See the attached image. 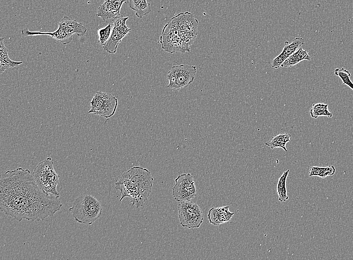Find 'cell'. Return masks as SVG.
<instances>
[{
  "mask_svg": "<svg viewBox=\"0 0 353 260\" xmlns=\"http://www.w3.org/2000/svg\"><path fill=\"white\" fill-rule=\"evenodd\" d=\"M113 30V24L112 22L109 23L105 27L98 28V42L99 44L103 46L110 38Z\"/></svg>",
  "mask_w": 353,
  "mask_h": 260,
  "instance_id": "23",
  "label": "cell"
},
{
  "mask_svg": "<svg viewBox=\"0 0 353 260\" xmlns=\"http://www.w3.org/2000/svg\"><path fill=\"white\" fill-rule=\"evenodd\" d=\"M304 60H311V57L306 50L300 47L283 62L281 67L290 68Z\"/></svg>",
  "mask_w": 353,
  "mask_h": 260,
  "instance_id": "17",
  "label": "cell"
},
{
  "mask_svg": "<svg viewBox=\"0 0 353 260\" xmlns=\"http://www.w3.org/2000/svg\"><path fill=\"white\" fill-rule=\"evenodd\" d=\"M59 26L64 28L68 32L72 34H76L78 36H84L87 31V28L81 22L72 20L68 16H64L60 20Z\"/></svg>",
  "mask_w": 353,
  "mask_h": 260,
  "instance_id": "14",
  "label": "cell"
},
{
  "mask_svg": "<svg viewBox=\"0 0 353 260\" xmlns=\"http://www.w3.org/2000/svg\"><path fill=\"white\" fill-rule=\"evenodd\" d=\"M88 113L94 114L108 118L113 116L118 106L117 98L111 94L97 92L90 102Z\"/></svg>",
  "mask_w": 353,
  "mask_h": 260,
  "instance_id": "6",
  "label": "cell"
},
{
  "mask_svg": "<svg viewBox=\"0 0 353 260\" xmlns=\"http://www.w3.org/2000/svg\"><path fill=\"white\" fill-rule=\"evenodd\" d=\"M5 38L0 39V73L11 68L18 66L23 63L22 62H16L12 60L8 55V49L4 43Z\"/></svg>",
  "mask_w": 353,
  "mask_h": 260,
  "instance_id": "16",
  "label": "cell"
},
{
  "mask_svg": "<svg viewBox=\"0 0 353 260\" xmlns=\"http://www.w3.org/2000/svg\"><path fill=\"white\" fill-rule=\"evenodd\" d=\"M172 191V196L177 202L188 201L194 198L197 190L193 176L190 173L179 175L175 179Z\"/></svg>",
  "mask_w": 353,
  "mask_h": 260,
  "instance_id": "8",
  "label": "cell"
},
{
  "mask_svg": "<svg viewBox=\"0 0 353 260\" xmlns=\"http://www.w3.org/2000/svg\"><path fill=\"white\" fill-rule=\"evenodd\" d=\"M310 116L314 118L319 116L332 117V113L328 110V104L324 103L313 104L309 110Z\"/></svg>",
  "mask_w": 353,
  "mask_h": 260,
  "instance_id": "20",
  "label": "cell"
},
{
  "mask_svg": "<svg viewBox=\"0 0 353 260\" xmlns=\"http://www.w3.org/2000/svg\"><path fill=\"white\" fill-rule=\"evenodd\" d=\"M196 72L195 66L184 64L173 66L167 74L169 82L167 87L178 90L188 86L193 82Z\"/></svg>",
  "mask_w": 353,
  "mask_h": 260,
  "instance_id": "5",
  "label": "cell"
},
{
  "mask_svg": "<svg viewBox=\"0 0 353 260\" xmlns=\"http://www.w3.org/2000/svg\"><path fill=\"white\" fill-rule=\"evenodd\" d=\"M59 198L36 183L28 169L18 168L3 174L0 182V208L19 221L44 220L60 210Z\"/></svg>",
  "mask_w": 353,
  "mask_h": 260,
  "instance_id": "1",
  "label": "cell"
},
{
  "mask_svg": "<svg viewBox=\"0 0 353 260\" xmlns=\"http://www.w3.org/2000/svg\"><path fill=\"white\" fill-rule=\"evenodd\" d=\"M304 42V40L300 37L294 38L290 44H289L288 41H286L285 46L281 52L271 62L272 67L276 69L281 67L283 62L289 56L301 47Z\"/></svg>",
  "mask_w": 353,
  "mask_h": 260,
  "instance_id": "9",
  "label": "cell"
},
{
  "mask_svg": "<svg viewBox=\"0 0 353 260\" xmlns=\"http://www.w3.org/2000/svg\"><path fill=\"white\" fill-rule=\"evenodd\" d=\"M69 210L77 222L91 225L100 218L102 208L100 202L94 196L84 194L75 199Z\"/></svg>",
  "mask_w": 353,
  "mask_h": 260,
  "instance_id": "3",
  "label": "cell"
},
{
  "mask_svg": "<svg viewBox=\"0 0 353 260\" xmlns=\"http://www.w3.org/2000/svg\"><path fill=\"white\" fill-rule=\"evenodd\" d=\"M234 214L229 211L228 206L213 207L209 211L208 218L211 224L217 226L229 221Z\"/></svg>",
  "mask_w": 353,
  "mask_h": 260,
  "instance_id": "13",
  "label": "cell"
},
{
  "mask_svg": "<svg viewBox=\"0 0 353 260\" xmlns=\"http://www.w3.org/2000/svg\"><path fill=\"white\" fill-rule=\"evenodd\" d=\"M137 0H129V6L132 5L134 4Z\"/></svg>",
  "mask_w": 353,
  "mask_h": 260,
  "instance_id": "26",
  "label": "cell"
},
{
  "mask_svg": "<svg viewBox=\"0 0 353 260\" xmlns=\"http://www.w3.org/2000/svg\"><path fill=\"white\" fill-rule=\"evenodd\" d=\"M289 172V170L284 172L278 181L277 190L279 196L278 200L280 202H285L289 198L286 188V181Z\"/></svg>",
  "mask_w": 353,
  "mask_h": 260,
  "instance_id": "21",
  "label": "cell"
},
{
  "mask_svg": "<svg viewBox=\"0 0 353 260\" xmlns=\"http://www.w3.org/2000/svg\"><path fill=\"white\" fill-rule=\"evenodd\" d=\"M180 224L184 228H198L203 222V214L199 206L192 201H183L178 206Z\"/></svg>",
  "mask_w": 353,
  "mask_h": 260,
  "instance_id": "7",
  "label": "cell"
},
{
  "mask_svg": "<svg viewBox=\"0 0 353 260\" xmlns=\"http://www.w3.org/2000/svg\"><path fill=\"white\" fill-rule=\"evenodd\" d=\"M131 29L126 24L121 26H113L111 35L107 42L102 46L104 50L109 54L116 53L117 47L124 37Z\"/></svg>",
  "mask_w": 353,
  "mask_h": 260,
  "instance_id": "10",
  "label": "cell"
},
{
  "mask_svg": "<svg viewBox=\"0 0 353 260\" xmlns=\"http://www.w3.org/2000/svg\"><path fill=\"white\" fill-rule=\"evenodd\" d=\"M123 2H110L104 0L98 8L96 16L104 21L112 20L120 16L121 8Z\"/></svg>",
  "mask_w": 353,
  "mask_h": 260,
  "instance_id": "12",
  "label": "cell"
},
{
  "mask_svg": "<svg viewBox=\"0 0 353 260\" xmlns=\"http://www.w3.org/2000/svg\"><path fill=\"white\" fill-rule=\"evenodd\" d=\"M291 134L287 132H281L272 137L265 144L271 149L274 148H281L285 152H287L286 147L287 143L290 141Z\"/></svg>",
  "mask_w": 353,
  "mask_h": 260,
  "instance_id": "18",
  "label": "cell"
},
{
  "mask_svg": "<svg viewBox=\"0 0 353 260\" xmlns=\"http://www.w3.org/2000/svg\"><path fill=\"white\" fill-rule=\"evenodd\" d=\"M335 168L332 165L321 167L318 166H312L309 168V176H317L321 178H325L328 176L334 174Z\"/></svg>",
  "mask_w": 353,
  "mask_h": 260,
  "instance_id": "19",
  "label": "cell"
},
{
  "mask_svg": "<svg viewBox=\"0 0 353 260\" xmlns=\"http://www.w3.org/2000/svg\"><path fill=\"white\" fill-rule=\"evenodd\" d=\"M21 33L24 36L48 35L64 44L70 43L73 40V34L60 26L57 30L53 32L30 31L28 28H25L22 30Z\"/></svg>",
  "mask_w": 353,
  "mask_h": 260,
  "instance_id": "11",
  "label": "cell"
},
{
  "mask_svg": "<svg viewBox=\"0 0 353 260\" xmlns=\"http://www.w3.org/2000/svg\"><path fill=\"white\" fill-rule=\"evenodd\" d=\"M343 84L347 86L353 90V82L350 78L347 80Z\"/></svg>",
  "mask_w": 353,
  "mask_h": 260,
  "instance_id": "24",
  "label": "cell"
},
{
  "mask_svg": "<svg viewBox=\"0 0 353 260\" xmlns=\"http://www.w3.org/2000/svg\"><path fill=\"white\" fill-rule=\"evenodd\" d=\"M32 175L37 184L45 192L60 197L57 190L60 176L54 168L51 157H48L39 162L34 168Z\"/></svg>",
  "mask_w": 353,
  "mask_h": 260,
  "instance_id": "4",
  "label": "cell"
},
{
  "mask_svg": "<svg viewBox=\"0 0 353 260\" xmlns=\"http://www.w3.org/2000/svg\"><path fill=\"white\" fill-rule=\"evenodd\" d=\"M109 0V1H111V2H116V1H118V2H123V3L128 4V3H129V0Z\"/></svg>",
  "mask_w": 353,
  "mask_h": 260,
  "instance_id": "25",
  "label": "cell"
},
{
  "mask_svg": "<svg viewBox=\"0 0 353 260\" xmlns=\"http://www.w3.org/2000/svg\"><path fill=\"white\" fill-rule=\"evenodd\" d=\"M153 181L151 172L147 168L139 166L131 168L115 182V188L121 194L119 201L129 197L132 206L136 208L142 206L150 194Z\"/></svg>",
  "mask_w": 353,
  "mask_h": 260,
  "instance_id": "2",
  "label": "cell"
},
{
  "mask_svg": "<svg viewBox=\"0 0 353 260\" xmlns=\"http://www.w3.org/2000/svg\"><path fill=\"white\" fill-rule=\"evenodd\" d=\"M179 20L178 24L182 23L179 26L182 30L190 32L194 34H197V26L198 22L195 18L193 14L188 12L185 13H180L174 17Z\"/></svg>",
  "mask_w": 353,
  "mask_h": 260,
  "instance_id": "15",
  "label": "cell"
},
{
  "mask_svg": "<svg viewBox=\"0 0 353 260\" xmlns=\"http://www.w3.org/2000/svg\"><path fill=\"white\" fill-rule=\"evenodd\" d=\"M130 8L135 11L136 16L142 18L151 12L150 4L146 0H137L132 5L129 6Z\"/></svg>",
  "mask_w": 353,
  "mask_h": 260,
  "instance_id": "22",
  "label": "cell"
}]
</instances>
